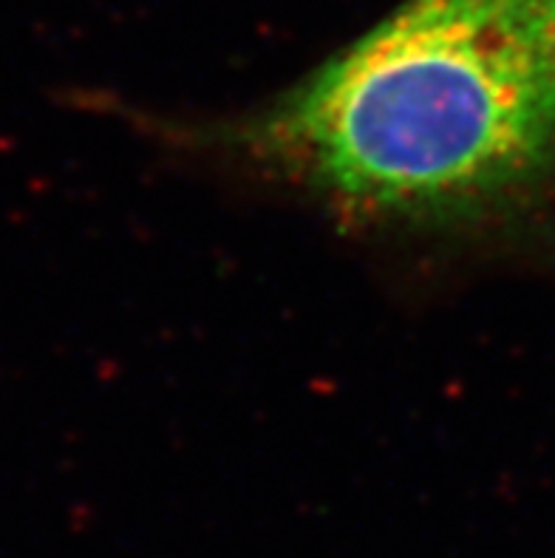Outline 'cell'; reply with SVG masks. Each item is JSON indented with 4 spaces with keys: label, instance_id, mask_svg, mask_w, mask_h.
Returning <instances> with one entry per match:
<instances>
[{
    "label": "cell",
    "instance_id": "6da1fadb",
    "mask_svg": "<svg viewBox=\"0 0 555 558\" xmlns=\"http://www.w3.org/2000/svg\"><path fill=\"white\" fill-rule=\"evenodd\" d=\"M196 150L369 233L459 241L555 179V0H400Z\"/></svg>",
    "mask_w": 555,
    "mask_h": 558
}]
</instances>
